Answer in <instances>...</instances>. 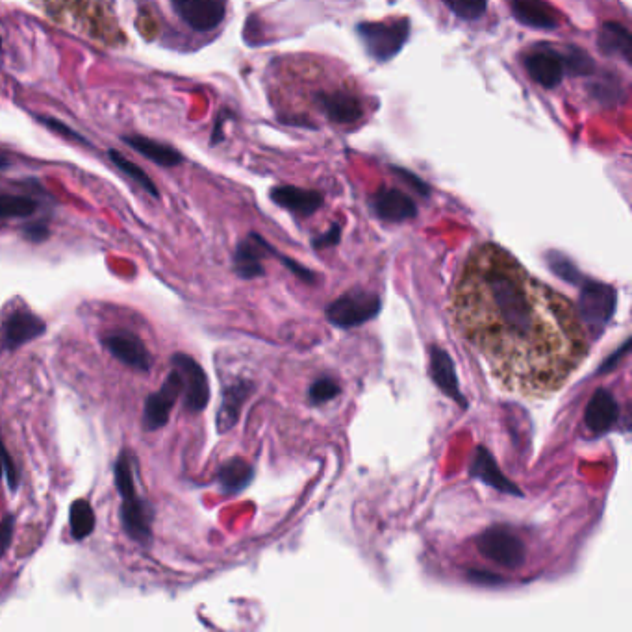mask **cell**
<instances>
[{
    "label": "cell",
    "instance_id": "6da1fadb",
    "mask_svg": "<svg viewBox=\"0 0 632 632\" xmlns=\"http://www.w3.org/2000/svg\"><path fill=\"white\" fill-rule=\"evenodd\" d=\"M453 317L495 380L523 397L560 390L590 349L568 299L493 245L471 254L453 290Z\"/></svg>",
    "mask_w": 632,
    "mask_h": 632
},
{
    "label": "cell",
    "instance_id": "7a4b0ae2",
    "mask_svg": "<svg viewBox=\"0 0 632 632\" xmlns=\"http://www.w3.org/2000/svg\"><path fill=\"white\" fill-rule=\"evenodd\" d=\"M115 486L123 499L121 521L128 536L140 544H147L152 538V510L136 488L134 473L130 468L127 455H121L115 462Z\"/></svg>",
    "mask_w": 632,
    "mask_h": 632
},
{
    "label": "cell",
    "instance_id": "3957f363",
    "mask_svg": "<svg viewBox=\"0 0 632 632\" xmlns=\"http://www.w3.org/2000/svg\"><path fill=\"white\" fill-rule=\"evenodd\" d=\"M369 56L379 62L392 60L403 49L410 36L408 19H395L386 23H360L356 28Z\"/></svg>",
    "mask_w": 632,
    "mask_h": 632
},
{
    "label": "cell",
    "instance_id": "277c9868",
    "mask_svg": "<svg viewBox=\"0 0 632 632\" xmlns=\"http://www.w3.org/2000/svg\"><path fill=\"white\" fill-rule=\"evenodd\" d=\"M581 297H579V317L595 338L607 329L608 321L616 310V291L603 282L582 280Z\"/></svg>",
    "mask_w": 632,
    "mask_h": 632
},
{
    "label": "cell",
    "instance_id": "5b68a950",
    "mask_svg": "<svg viewBox=\"0 0 632 632\" xmlns=\"http://www.w3.org/2000/svg\"><path fill=\"white\" fill-rule=\"evenodd\" d=\"M482 557L505 569H518L527 560V549L516 532L506 527H492L477 538Z\"/></svg>",
    "mask_w": 632,
    "mask_h": 632
},
{
    "label": "cell",
    "instance_id": "8992f818",
    "mask_svg": "<svg viewBox=\"0 0 632 632\" xmlns=\"http://www.w3.org/2000/svg\"><path fill=\"white\" fill-rule=\"evenodd\" d=\"M380 299L369 291H347L340 299L330 303L327 317L340 329H353L364 325L369 319L379 316Z\"/></svg>",
    "mask_w": 632,
    "mask_h": 632
},
{
    "label": "cell",
    "instance_id": "52a82bcc",
    "mask_svg": "<svg viewBox=\"0 0 632 632\" xmlns=\"http://www.w3.org/2000/svg\"><path fill=\"white\" fill-rule=\"evenodd\" d=\"M182 392H184V384H182V379H180L177 369L173 367V371L165 379L162 388L158 392L149 395L147 401H145L143 429L158 430L165 427Z\"/></svg>",
    "mask_w": 632,
    "mask_h": 632
},
{
    "label": "cell",
    "instance_id": "ba28073f",
    "mask_svg": "<svg viewBox=\"0 0 632 632\" xmlns=\"http://www.w3.org/2000/svg\"><path fill=\"white\" fill-rule=\"evenodd\" d=\"M180 19L195 32H210L227 15L225 0H171Z\"/></svg>",
    "mask_w": 632,
    "mask_h": 632
},
{
    "label": "cell",
    "instance_id": "9c48e42d",
    "mask_svg": "<svg viewBox=\"0 0 632 632\" xmlns=\"http://www.w3.org/2000/svg\"><path fill=\"white\" fill-rule=\"evenodd\" d=\"M173 367L177 369L184 384L182 393L186 397V408H190L191 412H203L210 401V386L203 367L188 354H175Z\"/></svg>",
    "mask_w": 632,
    "mask_h": 632
},
{
    "label": "cell",
    "instance_id": "30bf717a",
    "mask_svg": "<svg viewBox=\"0 0 632 632\" xmlns=\"http://www.w3.org/2000/svg\"><path fill=\"white\" fill-rule=\"evenodd\" d=\"M45 329H47V325L43 323L41 317L28 312V310H17L6 317L4 325H2V330H0L2 347L6 351L19 349L25 343L38 340Z\"/></svg>",
    "mask_w": 632,
    "mask_h": 632
},
{
    "label": "cell",
    "instance_id": "8fae6325",
    "mask_svg": "<svg viewBox=\"0 0 632 632\" xmlns=\"http://www.w3.org/2000/svg\"><path fill=\"white\" fill-rule=\"evenodd\" d=\"M525 69L534 82L547 89L557 88L566 73L562 56L549 45L534 49L525 58Z\"/></svg>",
    "mask_w": 632,
    "mask_h": 632
},
{
    "label": "cell",
    "instance_id": "7c38bea8",
    "mask_svg": "<svg viewBox=\"0 0 632 632\" xmlns=\"http://www.w3.org/2000/svg\"><path fill=\"white\" fill-rule=\"evenodd\" d=\"M104 347L123 364L134 367L138 371H151V354L136 334L127 332V330L114 332V334L104 338Z\"/></svg>",
    "mask_w": 632,
    "mask_h": 632
},
{
    "label": "cell",
    "instance_id": "4fadbf2b",
    "mask_svg": "<svg viewBox=\"0 0 632 632\" xmlns=\"http://www.w3.org/2000/svg\"><path fill=\"white\" fill-rule=\"evenodd\" d=\"M267 254H277L273 251V247L262 240L260 236L251 234L245 241H241L234 254V269L240 275L241 279H256L260 275H264V266L262 260Z\"/></svg>",
    "mask_w": 632,
    "mask_h": 632
},
{
    "label": "cell",
    "instance_id": "5bb4252c",
    "mask_svg": "<svg viewBox=\"0 0 632 632\" xmlns=\"http://www.w3.org/2000/svg\"><path fill=\"white\" fill-rule=\"evenodd\" d=\"M373 210L380 219L390 223H403L418 215V206L406 193L393 188H382L373 199Z\"/></svg>",
    "mask_w": 632,
    "mask_h": 632
},
{
    "label": "cell",
    "instance_id": "9a60e30c",
    "mask_svg": "<svg viewBox=\"0 0 632 632\" xmlns=\"http://www.w3.org/2000/svg\"><path fill=\"white\" fill-rule=\"evenodd\" d=\"M321 110L329 117L330 121L340 123V125H351L356 123L364 110H362V102L351 93V91H330V93H321L319 97Z\"/></svg>",
    "mask_w": 632,
    "mask_h": 632
},
{
    "label": "cell",
    "instance_id": "2e32d148",
    "mask_svg": "<svg viewBox=\"0 0 632 632\" xmlns=\"http://www.w3.org/2000/svg\"><path fill=\"white\" fill-rule=\"evenodd\" d=\"M620 418V405L612 393L597 390L584 412V423L594 434H603L614 427Z\"/></svg>",
    "mask_w": 632,
    "mask_h": 632
},
{
    "label": "cell",
    "instance_id": "e0dca14e",
    "mask_svg": "<svg viewBox=\"0 0 632 632\" xmlns=\"http://www.w3.org/2000/svg\"><path fill=\"white\" fill-rule=\"evenodd\" d=\"M512 13L521 25L553 30L560 25L557 10L547 0H512Z\"/></svg>",
    "mask_w": 632,
    "mask_h": 632
},
{
    "label": "cell",
    "instance_id": "ac0fdd59",
    "mask_svg": "<svg viewBox=\"0 0 632 632\" xmlns=\"http://www.w3.org/2000/svg\"><path fill=\"white\" fill-rule=\"evenodd\" d=\"M430 375L434 384L442 390L447 397H451L462 408L468 406V401L464 399V395L458 388V380H456L455 362L451 360V356L445 353L440 347H434L430 353Z\"/></svg>",
    "mask_w": 632,
    "mask_h": 632
},
{
    "label": "cell",
    "instance_id": "d6986e66",
    "mask_svg": "<svg viewBox=\"0 0 632 632\" xmlns=\"http://www.w3.org/2000/svg\"><path fill=\"white\" fill-rule=\"evenodd\" d=\"M273 203L290 210L293 214L312 215L323 204V195L317 191L303 190L295 186H279L271 190Z\"/></svg>",
    "mask_w": 632,
    "mask_h": 632
},
{
    "label": "cell",
    "instance_id": "ffe728a7",
    "mask_svg": "<svg viewBox=\"0 0 632 632\" xmlns=\"http://www.w3.org/2000/svg\"><path fill=\"white\" fill-rule=\"evenodd\" d=\"M249 392H251V384L245 380H238V382L230 384L223 392V403L217 412L219 432H227L228 429H232L236 425V421L240 418L241 406L249 397Z\"/></svg>",
    "mask_w": 632,
    "mask_h": 632
},
{
    "label": "cell",
    "instance_id": "44dd1931",
    "mask_svg": "<svg viewBox=\"0 0 632 632\" xmlns=\"http://www.w3.org/2000/svg\"><path fill=\"white\" fill-rule=\"evenodd\" d=\"M597 47L607 56H620L631 64V34L620 23H605L597 32Z\"/></svg>",
    "mask_w": 632,
    "mask_h": 632
},
{
    "label": "cell",
    "instance_id": "7402d4cb",
    "mask_svg": "<svg viewBox=\"0 0 632 632\" xmlns=\"http://www.w3.org/2000/svg\"><path fill=\"white\" fill-rule=\"evenodd\" d=\"M125 143L160 167H177L182 162V154L177 149H173L171 145L160 143V141L149 140L140 134L125 136Z\"/></svg>",
    "mask_w": 632,
    "mask_h": 632
},
{
    "label": "cell",
    "instance_id": "603a6c76",
    "mask_svg": "<svg viewBox=\"0 0 632 632\" xmlns=\"http://www.w3.org/2000/svg\"><path fill=\"white\" fill-rule=\"evenodd\" d=\"M471 475H473L475 479H479V481L486 482V484H490L493 488H497L499 492L510 493V495H521V492L516 488V484L506 479L505 475L497 468L493 456L490 455L486 449H482V447L477 451L475 460H473Z\"/></svg>",
    "mask_w": 632,
    "mask_h": 632
},
{
    "label": "cell",
    "instance_id": "cb8c5ba5",
    "mask_svg": "<svg viewBox=\"0 0 632 632\" xmlns=\"http://www.w3.org/2000/svg\"><path fill=\"white\" fill-rule=\"evenodd\" d=\"M254 471L243 458H232L219 469V486L228 495L240 493L253 481Z\"/></svg>",
    "mask_w": 632,
    "mask_h": 632
},
{
    "label": "cell",
    "instance_id": "d4e9b609",
    "mask_svg": "<svg viewBox=\"0 0 632 632\" xmlns=\"http://www.w3.org/2000/svg\"><path fill=\"white\" fill-rule=\"evenodd\" d=\"M39 204L36 199L26 195L0 193V221L8 219H26L38 212Z\"/></svg>",
    "mask_w": 632,
    "mask_h": 632
},
{
    "label": "cell",
    "instance_id": "484cf974",
    "mask_svg": "<svg viewBox=\"0 0 632 632\" xmlns=\"http://www.w3.org/2000/svg\"><path fill=\"white\" fill-rule=\"evenodd\" d=\"M69 525L75 540H86L95 531V512L86 499H78L71 505Z\"/></svg>",
    "mask_w": 632,
    "mask_h": 632
},
{
    "label": "cell",
    "instance_id": "4316f807",
    "mask_svg": "<svg viewBox=\"0 0 632 632\" xmlns=\"http://www.w3.org/2000/svg\"><path fill=\"white\" fill-rule=\"evenodd\" d=\"M110 160L114 162L115 167L125 175V177L130 178L132 182H136L140 188L147 191L149 195H152L154 199H158L160 197V193H158V188H156V184L152 182V178L141 169L140 165L134 164V162H130L127 156H123L119 151H110Z\"/></svg>",
    "mask_w": 632,
    "mask_h": 632
},
{
    "label": "cell",
    "instance_id": "83f0119b",
    "mask_svg": "<svg viewBox=\"0 0 632 632\" xmlns=\"http://www.w3.org/2000/svg\"><path fill=\"white\" fill-rule=\"evenodd\" d=\"M545 258H547L549 269L560 279L566 280L569 284H581L582 280H584L581 271L569 260L566 254L558 253V251H549V253L545 254Z\"/></svg>",
    "mask_w": 632,
    "mask_h": 632
},
{
    "label": "cell",
    "instance_id": "f1b7e54d",
    "mask_svg": "<svg viewBox=\"0 0 632 632\" xmlns=\"http://www.w3.org/2000/svg\"><path fill=\"white\" fill-rule=\"evenodd\" d=\"M564 67L571 75L592 76L595 71L594 60L590 58L588 52L582 51L579 47H568L566 54L562 56Z\"/></svg>",
    "mask_w": 632,
    "mask_h": 632
},
{
    "label": "cell",
    "instance_id": "f546056e",
    "mask_svg": "<svg viewBox=\"0 0 632 632\" xmlns=\"http://www.w3.org/2000/svg\"><path fill=\"white\" fill-rule=\"evenodd\" d=\"M342 392L340 384L330 377H323V379H317L310 390H308V399L312 405H325L332 401L334 397H338Z\"/></svg>",
    "mask_w": 632,
    "mask_h": 632
},
{
    "label": "cell",
    "instance_id": "4dcf8cb0",
    "mask_svg": "<svg viewBox=\"0 0 632 632\" xmlns=\"http://www.w3.org/2000/svg\"><path fill=\"white\" fill-rule=\"evenodd\" d=\"M445 6L464 21H477L486 12V0H443Z\"/></svg>",
    "mask_w": 632,
    "mask_h": 632
},
{
    "label": "cell",
    "instance_id": "1f68e13d",
    "mask_svg": "<svg viewBox=\"0 0 632 632\" xmlns=\"http://www.w3.org/2000/svg\"><path fill=\"white\" fill-rule=\"evenodd\" d=\"M38 121L43 125V127L49 128L51 132L54 134H58V136H62L65 140L75 141V143H82V145H86L89 147V141L86 138H82L78 132H75L73 128L67 127L65 123L62 121H58V119H54L51 115H38Z\"/></svg>",
    "mask_w": 632,
    "mask_h": 632
},
{
    "label": "cell",
    "instance_id": "d6a6232c",
    "mask_svg": "<svg viewBox=\"0 0 632 632\" xmlns=\"http://www.w3.org/2000/svg\"><path fill=\"white\" fill-rule=\"evenodd\" d=\"M0 479H6L12 490H15L17 484H19V475H17L12 456L8 453V449L4 447L2 440H0Z\"/></svg>",
    "mask_w": 632,
    "mask_h": 632
},
{
    "label": "cell",
    "instance_id": "836d02e7",
    "mask_svg": "<svg viewBox=\"0 0 632 632\" xmlns=\"http://www.w3.org/2000/svg\"><path fill=\"white\" fill-rule=\"evenodd\" d=\"M393 173H397L399 177L405 180L408 186H412L414 191H418L419 195H423V197H429L430 188L421 180V178L416 177L414 173H410V171H406V169H401V167H393Z\"/></svg>",
    "mask_w": 632,
    "mask_h": 632
},
{
    "label": "cell",
    "instance_id": "e575fe53",
    "mask_svg": "<svg viewBox=\"0 0 632 632\" xmlns=\"http://www.w3.org/2000/svg\"><path fill=\"white\" fill-rule=\"evenodd\" d=\"M594 95L601 102H614L618 99V95H620V86H616V84H610L608 86L607 82H597L594 88Z\"/></svg>",
    "mask_w": 632,
    "mask_h": 632
},
{
    "label": "cell",
    "instance_id": "d590c367",
    "mask_svg": "<svg viewBox=\"0 0 632 632\" xmlns=\"http://www.w3.org/2000/svg\"><path fill=\"white\" fill-rule=\"evenodd\" d=\"M13 538V518L8 516L0 521V557L6 555Z\"/></svg>",
    "mask_w": 632,
    "mask_h": 632
},
{
    "label": "cell",
    "instance_id": "8d00e7d4",
    "mask_svg": "<svg viewBox=\"0 0 632 632\" xmlns=\"http://www.w3.org/2000/svg\"><path fill=\"white\" fill-rule=\"evenodd\" d=\"M340 236H342V228H340V225H332L329 232L317 236L316 240H314V247H316V249L332 247V245H336V243L340 241Z\"/></svg>",
    "mask_w": 632,
    "mask_h": 632
},
{
    "label": "cell",
    "instance_id": "74e56055",
    "mask_svg": "<svg viewBox=\"0 0 632 632\" xmlns=\"http://www.w3.org/2000/svg\"><path fill=\"white\" fill-rule=\"evenodd\" d=\"M23 234H25L26 240L41 243V241H45L49 238V228H47V225H43V223H32V225L25 227Z\"/></svg>",
    "mask_w": 632,
    "mask_h": 632
},
{
    "label": "cell",
    "instance_id": "f35d334b",
    "mask_svg": "<svg viewBox=\"0 0 632 632\" xmlns=\"http://www.w3.org/2000/svg\"><path fill=\"white\" fill-rule=\"evenodd\" d=\"M473 579L477 582H499L501 579L499 577H488V575H484L481 571H473V575H471Z\"/></svg>",
    "mask_w": 632,
    "mask_h": 632
},
{
    "label": "cell",
    "instance_id": "ab89813d",
    "mask_svg": "<svg viewBox=\"0 0 632 632\" xmlns=\"http://www.w3.org/2000/svg\"><path fill=\"white\" fill-rule=\"evenodd\" d=\"M8 164H10V162H8V158H6V154L0 151V171H2V169H6V167H8Z\"/></svg>",
    "mask_w": 632,
    "mask_h": 632
}]
</instances>
